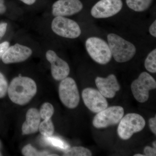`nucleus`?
<instances>
[{
	"label": "nucleus",
	"mask_w": 156,
	"mask_h": 156,
	"mask_svg": "<svg viewBox=\"0 0 156 156\" xmlns=\"http://www.w3.org/2000/svg\"><path fill=\"white\" fill-rule=\"evenodd\" d=\"M36 83L27 77L19 76L11 81L8 88L9 97L12 102L20 105L29 103L36 94Z\"/></svg>",
	"instance_id": "1"
},
{
	"label": "nucleus",
	"mask_w": 156,
	"mask_h": 156,
	"mask_svg": "<svg viewBox=\"0 0 156 156\" xmlns=\"http://www.w3.org/2000/svg\"><path fill=\"white\" fill-rule=\"evenodd\" d=\"M107 39L112 56L117 62H126L135 55L136 52L135 46L118 35L109 34Z\"/></svg>",
	"instance_id": "2"
},
{
	"label": "nucleus",
	"mask_w": 156,
	"mask_h": 156,
	"mask_svg": "<svg viewBox=\"0 0 156 156\" xmlns=\"http://www.w3.org/2000/svg\"><path fill=\"white\" fill-rule=\"evenodd\" d=\"M118 126V134L124 140L130 139L134 133L142 131L145 126L143 117L138 114L128 113L122 118Z\"/></svg>",
	"instance_id": "3"
},
{
	"label": "nucleus",
	"mask_w": 156,
	"mask_h": 156,
	"mask_svg": "<svg viewBox=\"0 0 156 156\" xmlns=\"http://www.w3.org/2000/svg\"><path fill=\"white\" fill-rule=\"evenodd\" d=\"M88 53L95 62L101 65L107 64L111 59L112 54L108 44L97 37L89 38L86 42Z\"/></svg>",
	"instance_id": "4"
},
{
	"label": "nucleus",
	"mask_w": 156,
	"mask_h": 156,
	"mask_svg": "<svg viewBox=\"0 0 156 156\" xmlns=\"http://www.w3.org/2000/svg\"><path fill=\"white\" fill-rule=\"evenodd\" d=\"M131 90L134 98L140 103L147 101L149 97V91L155 89V80L148 73L144 72L131 84Z\"/></svg>",
	"instance_id": "5"
},
{
	"label": "nucleus",
	"mask_w": 156,
	"mask_h": 156,
	"mask_svg": "<svg viewBox=\"0 0 156 156\" xmlns=\"http://www.w3.org/2000/svg\"><path fill=\"white\" fill-rule=\"evenodd\" d=\"M61 81L58 88L60 100L68 108H76L80 103V95L75 81L67 77Z\"/></svg>",
	"instance_id": "6"
},
{
	"label": "nucleus",
	"mask_w": 156,
	"mask_h": 156,
	"mask_svg": "<svg viewBox=\"0 0 156 156\" xmlns=\"http://www.w3.org/2000/svg\"><path fill=\"white\" fill-rule=\"evenodd\" d=\"M124 109L120 106L109 107L97 113L92 121L96 128H106L116 125L124 116Z\"/></svg>",
	"instance_id": "7"
},
{
	"label": "nucleus",
	"mask_w": 156,
	"mask_h": 156,
	"mask_svg": "<svg viewBox=\"0 0 156 156\" xmlns=\"http://www.w3.org/2000/svg\"><path fill=\"white\" fill-rule=\"evenodd\" d=\"M51 27L56 34L67 38H76L81 34V29L78 23L64 17H56L52 21Z\"/></svg>",
	"instance_id": "8"
},
{
	"label": "nucleus",
	"mask_w": 156,
	"mask_h": 156,
	"mask_svg": "<svg viewBox=\"0 0 156 156\" xmlns=\"http://www.w3.org/2000/svg\"><path fill=\"white\" fill-rule=\"evenodd\" d=\"M122 7V0H100L92 7L91 13L95 18H108L119 13Z\"/></svg>",
	"instance_id": "9"
},
{
	"label": "nucleus",
	"mask_w": 156,
	"mask_h": 156,
	"mask_svg": "<svg viewBox=\"0 0 156 156\" xmlns=\"http://www.w3.org/2000/svg\"><path fill=\"white\" fill-rule=\"evenodd\" d=\"M82 95L84 104L93 112H99L108 107L105 97L96 89L86 88L83 90Z\"/></svg>",
	"instance_id": "10"
},
{
	"label": "nucleus",
	"mask_w": 156,
	"mask_h": 156,
	"mask_svg": "<svg viewBox=\"0 0 156 156\" xmlns=\"http://www.w3.org/2000/svg\"><path fill=\"white\" fill-rule=\"evenodd\" d=\"M46 58L51 63V73L53 77L57 81H61L67 77L70 68L68 64L59 58L54 51L49 50L46 53Z\"/></svg>",
	"instance_id": "11"
},
{
	"label": "nucleus",
	"mask_w": 156,
	"mask_h": 156,
	"mask_svg": "<svg viewBox=\"0 0 156 156\" xmlns=\"http://www.w3.org/2000/svg\"><path fill=\"white\" fill-rule=\"evenodd\" d=\"M83 8L80 0H58L52 6V14L55 17L70 16L80 12Z\"/></svg>",
	"instance_id": "12"
},
{
	"label": "nucleus",
	"mask_w": 156,
	"mask_h": 156,
	"mask_svg": "<svg viewBox=\"0 0 156 156\" xmlns=\"http://www.w3.org/2000/svg\"><path fill=\"white\" fill-rule=\"evenodd\" d=\"M32 54V51L30 48L15 44L8 48L2 56V60L5 64L21 62L29 58Z\"/></svg>",
	"instance_id": "13"
},
{
	"label": "nucleus",
	"mask_w": 156,
	"mask_h": 156,
	"mask_svg": "<svg viewBox=\"0 0 156 156\" xmlns=\"http://www.w3.org/2000/svg\"><path fill=\"white\" fill-rule=\"evenodd\" d=\"M95 83L98 91L106 98L114 97L116 92L120 89L116 77L114 74L110 75L106 78L97 77Z\"/></svg>",
	"instance_id": "14"
},
{
	"label": "nucleus",
	"mask_w": 156,
	"mask_h": 156,
	"mask_svg": "<svg viewBox=\"0 0 156 156\" xmlns=\"http://www.w3.org/2000/svg\"><path fill=\"white\" fill-rule=\"evenodd\" d=\"M41 119L40 112L37 109L30 108L27 112L26 121L22 125L23 134L27 135L37 132Z\"/></svg>",
	"instance_id": "15"
},
{
	"label": "nucleus",
	"mask_w": 156,
	"mask_h": 156,
	"mask_svg": "<svg viewBox=\"0 0 156 156\" xmlns=\"http://www.w3.org/2000/svg\"><path fill=\"white\" fill-rule=\"evenodd\" d=\"M44 142L48 145L51 146L61 150L66 151L70 147L69 145L58 136H44Z\"/></svg>",
	"instance_id": "16"
},
{
	"label": "nucleus",
	"mask_w": 156,
	"mask_h": 156,
	"mask_svg": "<svg viewBox=\"0 0 156 156\" xmlns=\"http://www.w3.org/2000/svg\"><path fill=\"white\" fill-rule=\"evenodd\" d=\"M153 0H126L127 5L133 11L142 12L148 9Z\"/></svg>",
	"instance_id": "17"
},
{
	"label": "nucleus",
	"mask_w": 156,
	"mask_h": 156,
	"mask_svg": "<svg viewBox=\"0 0 156 156\" xmlns=\"http://www.w3.org/2000/svg\"><path fill=\"white\" fill-rule=\"evenodd\" d=\"M91 151L83 147H74L69 148L65 151L63 156H91Z\"/></svg>",
	"instance_id": "18"
},
{
	"label": "nucleus",
	"mask_w": 156,
	"mask_h": 156,
	"mask_svg": "<svg viewBox=\"0 0 156 156\" xmlns=\"http://www.w3.org/2000/svg\"><path fill=\"white\" fill-rule=\"evenodd\" d=\"M40 133L44 136L53 135L54 131V127L51 119L44 120L40 123L39 128Z\"/></svg>",
	"instance_id": "19"
},
{
	"label": "nucleus",
	"mask_w": 156,
	"mask_h": 156,
	"mask_svg": "<svg viewBox=\"0 0 156 156\" xmlns=\"http://www.w3.org/2000/svg\"><path fill=\"white\" fill-rule=\"evenodd\" d=\"M22 153L25 156H58L56 154H49L47 151H38L30 144H27L23 147Z\"/></svg>",
	"instance_id": "20"
},
{
	"label": "nucleus",
	"mask_w": 156,
	"mask_h": 156,
	"mask_svg": "<svg viewBox=\"0 0 156 156\" xmlns=\"http://www.w3.org/2000/svg\"><path fill=\"white\" fill-rule=\"evenodd\" d=\"M144 66L148 71L156 72V50L154 49L148 55L144 62Z\"/></svg>",
	"instance_id": "21"
},
{
	"label": "nucleus",
	"mask_w": 156,
	"mask_h": 156,
	"mask_svg": "<svg viewBox=\"0 0 156 156\" xmlns=\"http://www.w3.org/2000/svg\"><path fill=\"white\" fill-rule=\"evenodd\" d=\"M39 112L41 119L44 120L48 119H51L54 114V108L51 104L45 102L42 105Z\"/></svg>",
	"instance_id": "22"
},
{
	"label": "nucleus",
	"mask_w": 156,
	"mask_h": 156,
	"mask_svg": "<svg viewBox=\"0 0 156 156\" xmlns=\"http://www.w3.org/2000/svg\"><path fill=\"white\" fill-rule=\"evenodd\" d=\"M8 82L4 75L0 73V98H2L5 96L8 92Z\"/></svg>",
	"instance_id": "23"
},
{
	"label": "nucleus",
	"mask_w": 156,
	"mask_h": 156,
	"mask_svg": "<svg viewBox=\"0 0 156 156\" xmlns=\"http://www.w3.org/2000/svg\"><path fill=\"white\" fill-rule=\"evenodd\" d=\"M144 153L145 156H156V149L150 146H146L144 148Z\"/></svg>",
	"instance_id": "24"
},
{
	"label": "nucleus",
	"mask_w": 156,
	"mask_h": 156,
	"mask_svg": "<svg viewBox=\"0 0 156 156\" xmlns=\"http://www.w3.org/2000/svg\"><path fill=\"white\" fill-rule=\"evenodd\" d=\"M149 125L151 131L154 134H156V117L151 118L149 121Z\"/></svg>",
	"instance_id": "25"
},
{
	"label": "nucleus",
	"mask_w": 156,
	"mask_h": 156,
	"mask_svg": "<svg viewBox=\"0 0 156 156\" xmlns=\"http://www.w3.org/2000/svg\"><path fill=\"white\" fill-rule=\"evenodd\" d=\"M9 47V42H4L2 44H0V58L2 57Z\"/></svg>",
	"instance_id": "26"
},
{
	"label": "nucleus",
	"mask_w": 156,
	"mask_h": 156,
	"mask_svg": "<svg viewBox=\"0 0 156 156\" xmlns=\"http://www.w3.org/2000/svg\"><path fill=\"white\" fill-rule=\"evenodd\" d=\"M7 25V23H0V39L2 38L5 34Z\"/></svg>",
	"instance_id": "27"
},
{
	"label": "nucleus",
	"mask_w": 156,
	"mask_h": 156,
	"mask_svg": "<svg viewBox=\"0 0 156 156\" xmlns=\"http://www.w3.org/2000/svg\"><path fill=\"white\" fill-rule=\"evenodd\" d=\"M149 32L153 36L156 37V20L150 27Z\"/></svg>",
	"instance_id": "28"
},
{
	"label": "nucleus",
	"mask_w": 156,
	"mask_h": 156,
	"mask_svg": "<svg viewBox=\"0 0 156 156\" xmlns=\"http://www.w3.org/2000/svg\"><path fill=\"white\" fill-rule=\"evenodd\" d=\"M6 11V7L4 4V0H0V14H3Z\"/></svg>",
	"instance_id": "29"
},
{
	"label": "nucleus",
	"mask_w": 156,
	"mask_h": 156,
	"mask_svg": "<svg viewBox=\"0 0 156 156\" xmlns=\"http://www.w3.org/2000/svg\"><path fill=\"white\" fill-rule=\"evenodd\" d=\"M20 1L27 5H32L35 2L36 0H20Z\"/></svg>",
	"instance_id": "30"
},
{
	"label": "nucleus",
	"mask_w": 156,
	"mask_h": 156,
	"mask_svg": "<svg viewBox=\"0 0 156 156\" xmlns=\"http://www.w3.org/2000/svg\"><path fill=\"white\" fill-rule=\"evenodd\" d=\"M134 156H145V155L142 154H137L134 155Z\"/></svg>",
	"instance_id": "31"
},
{
	"label": "nucleus",
	"mask_w": 156,
	"mask_h": 156,
	"mask_svg": "<svg viewBox=\"0 0 156 156\" xmlns=\"http://www.w3.org/2000/svg\"><path fill=\"white\" fill-rule=\"evenodd\" d=\"M153 145L154 148L156 149V141H154L153 143Z\"/></svg>",
	"instance_id": "32"
},
{
	"label": "nucleus",
	"mask_w": 156,
	"mask_h": 156,
	"mask_svg": "<svg viewBox=\"0 0 156 156\" xmlns=\"http://www.w3.org/2000/svg\"><path fill=\"white\" fill-rule=\"evenodd\" d=\"M2 154L1 153V152H0V156H2Z\"/></svg>",
	"instance_id": "33"
},
{
	"label": "nucleus",
	"mask_w": 156,
	"mask_h": 156,
	"mask_svg": "<svg viewBox=\"0 0 156 156\" xmlns=\"http://www.w3.org/2000/svg\"><path fill=\"white\" fill-rule=\"evenodd\" d=\"M0 147H1V142H0Z\"/></svg>",
	"instance_id": "34"
}]
</instances>
